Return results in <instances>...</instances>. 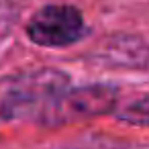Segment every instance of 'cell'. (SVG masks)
Segmentation results:
<instances>
[{
	"instance_id": "1",
	"label": "cell",
	"mask_w": 149,
	"mask_h": 149,
	"mask_svg": "<svg viewBox=\"0 0 149 149\" xmlns=\"http://www.w3.org/2000/svg\"><path fill=\"white\" fill-rule=\"evenodd\" d=\"M70 86V76L55 68L17 72L0 78V123L37 120L53 98Z\"/></svg>"
},
{
	"instance_id": "2",
	"label": "cell",
	"mask_w": 149,
	"mask_h": 149,
	"mask_svg": "<svg viewBox=\"0 0 149 149\" xmlns=\"http://www.w3.org/2000/svg\"><path fill=\"white\" fill-rule=\"evenodd\" d=\"M118 106V88L112 84H84L76 88H65L47 106L39 125L61 127L70 123L88 120L94 116H104L114 112Z\"/></svg>"
},
{
	"instance_id": "3",
	"label": "cell",
	"mask_w": 149,
	"mask_h": 149,
	"mask_svg": "<svg viewBox=\"0 0 149 149\" xmlns=\"http://www.w3.org/2000/svg\"><path fill=\"white\" fill-rule=\"evenodd\" d=\"M31 43L49 49H63L80 43L88 35L82 13L72 4H47L39 8L27 23Z\"/></svg>"
},
{
	"instance_id": "4",
	"label": "cell",
	"mask_w": 149,
	"mask_h": 149,
	"mask_svg": "<svg viewBox=\"0 0 149 149\" xmlns=\"http://www.w3.org/2000/svg\"><path fill=\"white\" fill-rule=\"evenodd\" d=\"M96 57L106 65L145 70L149 65V45L139 37L116 35L102 45V49Z\"/></svg>"
},
{
	"instance_id": "5",
	"label": "cell",
	"mask_w": 149,
	"mask_h": 149,
	"mask_svg": "<svg viewBox=\"0 0 149 149\" xmlns=\"http://www.w3.org/2000/svg\"><path fill=\"white\" fill-rule=\"evenodd\" d=\"M114 116L125 123V125H133V127H149V94L139 96L123 106L114 108Z\"/></svg>"
},
{
	"instance_id": "6",
	"label": "cell",
	"mask_w": 149,
	"mask_h": 149,
	"mask_svg": "<svg viewBox=\"0 0 149 149\" xmlns=\"http://www.w3.org/2000/svg\"><path fill=\"white\" fill-rule=\"evenodd\" d=\"M72 149H129V147L123 143H116V141H108V139H94V141H86Z\"/></svg>"
}]
</instances>
